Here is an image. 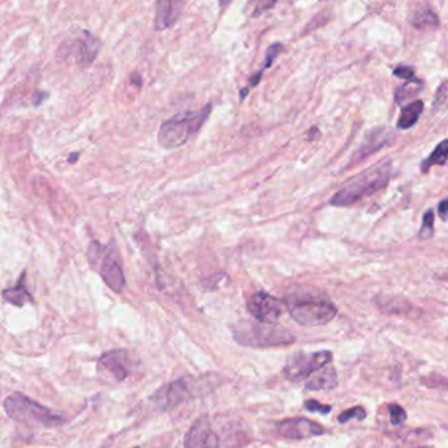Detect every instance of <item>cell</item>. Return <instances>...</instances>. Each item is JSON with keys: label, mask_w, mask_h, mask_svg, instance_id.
<instances>
[{"label": "cell", "mask_w": 448, "mask_h": 448, "mask_svg": "<svg viewBox=\"0 0 448 448\" xmlns=\"http://www.w3.org/2000/svg\"><path fill=\"white\" fill-rule=\"evenodd\" d=\"M249 442L243 427L231 418H197L185 438V448H240Z\"/></svg>", "instance_id": "cell-1"}, {"label": "cell", "mask_w": 448, "mask_h": 448, "mask_svg": "<svg viewBox=\"0 0 448 448\" xmlns=\"http://www.w3.org/2000/svg\"><path fill=\"white\" fill-rule=\"evenodd\" d=\"M439 216L442 219H447L448 217V198L443 200L440 204H439V210H438Z\"/></svg>", "instance_id": "cell-29"}, {"label": "cell", "mask_w": 448, "mask_h": 448, "mask_svg": "<svg viewBox=\"0 0 448 448\" xmlns=\"http://www.w3.org/2000/svg\"><path fill=\"white\" fill-rule=\"evenodd\" d=\"M88 262L98 271L104 283L115 292H122L127 280L120 263L116 259V252L110 246H103L98 240L91 242L87 252Z\"/></svg>", "instance_id": "cell-7"}, {"label": "cell", "mask_w": 448, "mask_h": 448, "mask_svg": "<svg viewBox=\"0 0 448 448\" xmlns=\"http://www.w3.org/2000/svg\"><path fill=\"white\" fill-rule=\"evenodd\" d=\"M234 338L246 347L267 349L287 346L295 342V335L277 324H263L259 321L240 324L234 328Z\"/></svg>", "instance_id": "cell-5"}, {"label": "cell", "mask_w": 448, "mask_h": 448, "mask_svg": "<svg viewBox=\"0 0 448 448\" xmlns=\"http://www.w3.org/2000/svg\"><path fill=\"white\" fill-rule=\"evenodd\" d=\"M249 92V88H245L243 91H240V100H245L246 98V94Z\"/></svg>", "instance_id": "cell-34"}, {"label": "cell", "mask_w": 448, "mask_h": 448, "mask_svg": "<svg viewBox=\"0 0 448 448\" xmlns=\"http://www.w3.org/2000/svg\"><path fill=\"white\" fill-rule=\"evenodd\" d=\"M392 173V164L389 161H383L361 171V174L352 176L337 194L331 197L330 203L334 207H349L366 197L383 189L388 185Z\"/></svg>", "instance_id": "cell-2"}, {"label": "cell", "mask_w": 448, "mask_h": 448, "mask_svg": "<svg viewBox=\"0 0 448 448\" xmlns=\"http://www.w3.org/2000/svg\"><path fill=\"white\" fill-rule=\"evenodd\" d=\"M305 409L308 412L321 413V414H324V416H328V413L331 412V406H330V405L319 404L318 401H315V400L306 401Z\"/></svg>", "instance_id": "cell-25"}, {"label": "cell", "mask_w": 448, "mask_h": 448, "mask_svg": "<svg viewBox=\"0 0 448 448\" xmlns=\"http://www.w3.org/2000/svg\"><path fill=\"white\" fill-rule=\"evenodd\" d=\"M183 8V3L179 1H167L161 0L157 3V15H155V28L164 31L171 28L175 24Z\"/></svg>", "instance_id": "cell-14"}, {"label": "cell", "mask_w": 448, "mask_h": 448, "mask_svg": "<svg viewBox=\"0 0 448 448\" xmlns=\"http://www.w3.org/2000/svg\"><path fill=\"white\" fill-rule=\"evenodd\" d=\"M208 384H210V382L203 384L197 377L185 376L176 382L166 384L162 388H159L150 397V401L162 412L171 410L176 406L185 404L187 401L200 396L203 392L201 388Z\"/></svg>", "instance_id": "cell-8"}, {"label": "cell", "mask_w": 448, "mask_h": 448, "mask_svg": "<svg viewBox=\"0 0 448 448\" xmlns=\"http://www.w3.org/2000/svg\"><path fill=\"white\" fill-rule=\"evenodd\" d=\"M247 309L255 321L263 324H277L284 312V304L266 292H258L250 297Z\"/></svg>", "instance_id": "cell-12"}, {"label": "cell", "mask_w": 448, "mask_h": 448, "mask_svg": "<svg viewBox=\"0 0 448 448\" xmlns=\"http://www.w3.org/2000/svg\"><path fill=\"white\" fill-rule=\"evenodd\" d=\"M424 112V103L421 100L413 101L412 104L406 106L404 110H401L400 119H398V128L400 129H409L412 128L417 121L419 120V116Z\"/></svg>", "instance_id": "cell-18"}, {"label": "cell", "mask_w": 448, "mask_h": 448, "mask_svg": "<svg viewBox=\"0 0 448 448\" xmlns=\"http://www.w3.org/2000/svg\"><path fill=\"white\" fill-rule=\"evenodd\" d=\"M78 157H79V154L78 153L71 154V155H70V158H68V162H70V164L77 162Z\"/></svg>", "instance_id": "cell-33"}, {"label": "cell", "mask_w": 448, "mask_h": 448, "mask_svg": "<svg viewBox=\"0 0 448 448\" xmlns=\"http://www.w3.org/2000/svg\"><path fill=\"white\" fill-rule=\"evenodd\" d=\"M448 100V82H445L439 89H438L437 96H435V101H434V108H439L440 106H443Z\"/></svg>", "instance_id": "cell-27"}, {"label": "cell", "mask_w": 448, "mask_h": 448, "mask_svg": "<svg viewBox=\"0 0 448 448\" xmlns=\"http://www.w3.org/2000/svg\"><path fill=\"white\" fill-rule=\"evenodd\" d=\"M434 234V212L428 210L424 216V222H422V228L419 231V237L422 240H428L431 238Z\"/></svg>", "instance_id": "cell-22"}, {"label": "cell", "mask_w": 448, "mask_h": 448, "mask_svg": "<svg viewBox=\"0 0 448 448\" xmlns=\"http://www.w3.org/2000/svg\"><path fill=\"white\" fill-rule=\"evenodd\" d=\"M448 161V140H445L438 145L435 150L430 154V157L426 158L422 164L421 170L422 173H427L433 166H443L447 164Z\"/></svg>", "instance_id": "cell-19"}, {"label": "cell", "mask_w": 448, "mask_h": 448, "mask_svg": "<svg viewBox=\"0 0 448 448\" xmlns=\"http://www.w3.org/2000/svg\"><path fill=\"white\" fill-rule=\"evenodd\" d=\"M262 73L263 71L256 73V75H254V77L250 79V87H256V86H258V83H259V80H261V78H262Z\"/></svg>", "instance_id": "cell-32"}, {"label": "cell", "mask_w": 448, "mask_h": 448, "mask_svg": "<svg viewBox=\"0 0 448 448\" xmlns=\"http://www.w3.org/2000/svg\"><path fill=\"white\" fill-rule=\"evenodd\" d=\"M389 138V131L386 129H376V131H372L371 134L367 137L366 143H363L361 146V149L358 150V153L354 155V158L356 161L359 159H364L366 157L371 155L372 153L377 152L382 146H384L386 143V140Z\"/></svg>", "instance_id": "cell-16"}, {"label": "cell", "mask_w": 448, "mask_h": 448, "mask_svg": "<svg viewBox=\"0 0 448 448\" xmlns=\"http://www.w3.org/2000/svg\"><path fill=\"white\" fill-rule=\"evenodd\" d=\"M212 104L197 110H187L164 121L158 131V143L164 149H176L183 146L201 129L208 120Z\"/></svg>", "instance_id": "cell-4"}, {"label": "cell", "mask_w": 448, "mask_h": 448, "mask_svg": "<svg viewBox=\"0 0 448 448\" xmlns=\"http://www.w3.org/2000/svg\"><path fill=\"white\" fill-rule=\"evenodd\" d=\"M331 359V351L296 352L288 358L283 373L289 382H305L315 372L330 364Z\"/></svg>", "instance_id": "cell-10"}, {"label": "cell", "mask_w": 448, "mask_h": 448, "mask_svg": "<svg viewBox=\"0 0 448 448\" xmlns=\"http://www.w3.org/2000/svg\"><path fill=\"white\" fill-rule=\"evenodd\" d=\"M421 89H422V82L421 80H414V79L407 80L404 86H401L397 89L396 101L398 104H403L406 100H409V99H412L414 95H417Z\"/></svg>", "instance_id": "cell-21"}, {"label": "cell", "mask_w": 448, "mask_h": 448, "mask_svg": "<svg viewBox=\"0 0 448 448\" xmlns=\"http://www.w3.org/2000/svg\"><path fill=\"white\" fill-rule=\"evenodd\" d=\"M388 410L391 417V424L393 426H400L406 421V412L403 406L398 404H391L388 406Z\"/></svg>", "instance_id": "cell-24"}, {"label": "cell", "mask_w": 448, "mask_h": 448, "mask_svg": "<svg viewBox=\"0 0 448 448\" xmlns=\"http://www.w3.org/2000/svg\"><path fill=\"white\" fill-rule=\"evenodd\" d=\"M277 434L285 439H308L325 434V428L308 418H288L277 424Z\"/></svg>", "instance_id": "cell-13"}, {"label": "cell", "mask_w": 448, "mask_h": 448, "mask_svg": "<svg viewBox=\"0 0 448 448\" xmlns=\"http://www.w3.org/2000/svg\"><path fill=\"white\" fill-rule=\"evenodd\" d=\"M136 448H138V447H136Z\"/></svg>", "instance_id": "cell-35"}, {"label": "cell", "mask_w": 448, "mask_h": 448, "mask_svg": "<svg viewBox=\"0 0 448 448\" xmlns=\"http://www.w3.org/2000/svg\"><path fill=\"white\" fill-rule=\"evenodd\" d=\"M439 24L437 13L431 10H421L417 11L414 17H413V25L417 29H428V28H435Z\"/></svg>", "instance_id": "cell-20"}, {"label": "cell", "mask_w": 448, "mask_h": 448, "mask_svg": "<svg viewBox=\"0 0 448 448\" xmlns=\"http://www.w3.org/2000/svg\"><path fill=\"white\" fill-rule=\"evenodd\" d=\"M282 49H283V45L282 44H273L267 49L266 58H264V68H268V67L273 66V61L276 59V57L282 52Z\"/></svg>", "instance_id": "cell-26"}, {"label": "cell", "mask_w": 448, "mask_h": 448, "mask_svg": "<svg viewBox=\"0 0 448 448\" xmlns=\"http://www.w3.org/2000/svg\"><path fill=\"white\" fill-rule=\"evenodd\" d=\"M24 277H25V275H22L20 277V282L17 283L16 287L8 288L3 292V297L6 301H8L12 305L19 306V308L25 305L27 303L33 301L32 295L28 292L27 287L24 284Z\"/></svg>", "instance_id": "cell-17"}, {"label": "cell", "mask_w": 448, "mask_h": 448, "mask_svg": "<svg viewBox=\"0 0 448 448\" xmlns=\"http://www.w3.org/2000/svg\"><path fill=\"white\" fill-rule=\"evenodd\" d=\"M133 368L129 352L125 350H112L104 352L98 361V373L107 383L124 382Z\"/></svg>", "instance_id": "cell-11"}, {"label": "cell", "mask_w": 448, "mask_h": 448, "mask_svg": "<svg viewBox=\"0 0 448 448\" xmlns=\"http://www.w3.org/2000/svg\"><path fill=\"white\" fill-rule=\"evenodd\" d=\"M131 85L136 87H141V85H143V80L138 74H133L131 77Z\"/></svg>", "instance_id": "cell-31"}, {"label": "cell", "mask_w": 448, "mask_h": 448, "mask_svg": "<svg viewBox=\"0 0 448 448\" xmlns=\"http://www.w3.org/2000/svg\"><path fill=\"white\" fill-rule=\"evenodd\" d=\"M273 6H275V3H261V4H258V7L255 8V12H254V16L261 15V12H263V10H266V8H271Z\"/></svg>", "instance_id": "cell-30"}, {"label": "cell", "mask_w": 448, "mask_h": 448, "mask_svg": "<svg viewBox=\"0 0 448 448\" xmlns=\"http://www.w3.org/2000/svg\"><path fill=\"white\" fill-rule=\"evenodd\" d=\"M3 406L7 416L20 424L44 427L59 426L64 424V418L61 414L55 413L46 406L37 404L25 394H10L4 400Z\"/></svg>", "instance_id": "cell-6"}, {"label": "cell", "mask_w": 448, "mask_h": 448, "mask_svg": "<svg viewBox=\"0 0 448 448\" xmlns=\"http://www.w3.org/2000/svg\"><path fill=\"white\" fill-rule=\"evenodd\" d=\"M101 41L89 31H82L71 40L64 41L58 49V57L64 61H74L75 65L86 68L96 59Z\"/></svg>", "instance_id": "cell-9"}, {"label": "cell", "mask_w": 448, "mask_h": 448, "mask_svg": "<svg viewBox=\"0 0 448 448\" xmlns=\"http://www.w3.org/2000/svg\"><path fill=\"white\" fill-rule=\"evenodd\" d=\"M285 305L291 317L306 328L326 325L338 315V308L333 301L316 294L305 292L289 296Z\"/></svg>", "instance_id": "cell-3"}, {"label": "cell", "mask_w": 448, "mask_h": 448, "mask_svg": "<svg viewBox=\"0 0 448 448\" xmlns=\"http://www.w3.org/2000/svg\"><path fill=\"white\" fill-rule=\"evenodd\" d=\"M366 418V410L361 406L351 407L349 410L340 413L338 417L339 424H347L350 419H359L363 421Z\"/></svg>", "instance_id": "cell-23"}, {"label": "cell", "mask_w": 448, "mask_h": 448, "mask_svg": "<svg viewBox=\"0 0 448 448\" xmlns=\"http://www.w3.org/2000/svg\"><path fill=\"white\" fill-rule=\"evenodd\" d=\"M338 385V375L335 368L328 364L324 368L315 372L305 380V388L308 391H330Z\"/></svg>", "instance_id": "cell-15"}, {"label": "cell", "mask_w": 448, "mask_h": 448, "mask_svg": "<svg viewBox=\"0 0 448 448\" xmlns=\"http://www.w3.org/2000/svg\"><path fill=\"white\" fill-rule=\"evenodd\" d=\"M393 74L396 77L406 79V80L414 79V70L412 67H407V66H398L394 70Z\"/></svg>", "instance_id": "cell-28"}]
</instances>
